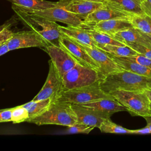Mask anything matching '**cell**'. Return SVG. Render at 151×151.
Listing matches in <instances>:
<instances>
[{
    "instance_id": "cell-1",
    "label": "cell",
    "mask_w": 151,
    "mask_h": 151,
    "mask_svg": "<svg viewBox=\"0 0 151 151\" xmlns=\"http://www.w3.org/2000/svg\"><path fill=\"white\" fill-rule=\"evenodd\" d=\"M99 85L107 93L117 90L143 91L151 88V77L122 70L100 79Z\"/></svg>"
},
{
    "instance_id": "cell-2",
    "label": "cell",
    "mask_w": 151,
    "mask_h": 151,
    "mask_svg": "<svg viewBox=\"0 0 151 151\" xmlns=\"http://www.w3.org/2000/svg\"><path fill=\"white\" fill-rule=\"evenodd\" d=\"M12 8L18 19L28 28L41 35L50 45L59 46L61 32L59 25L42 17L24 11L12 5Z\"/></svg>"
},
{
    "instance_id": "cell-3",
    "label": "cell",
    "mask_w": 151,
    "mask_h": 151,
    "mask_svg": "<svg viewBox=\"0 0 151 151\" xmlns=\"http://www.w3.org/2000/svg\"><path fill=\"white\" fill-rule=\"evenodd\" d=\"M27 122L39 126L56 124L68 127L74 124L77 120L71 103L55 101L42 114Z\"/></svg>"
},
{
    "instance_id": "cell-4",
    "label": "cell",
    "mask_w": 151,
    "mask_h": 151,
    "mask_svg": "<svg viewBox=\"0 0 151 151\" xmlns=\"http://www.w3.org/2000/svg\"><path fill=\"white\" fill-rule=\"evenodd\" d=\"M133 116H151L150 100L142 91L117 90L109 93Z\"/></svg>"
},
{
    "instance_id": "cell-5",
    "label": "cell",
    "mask_w": 151,
    "mask_h": 151,
    "mask_svg": "<svg viewBox=\"0 0 151 151\" xmlns=\"http://www.w3.org/2000/svg\"><path fill=\"white\" fill-rule=\"evenodd\" d=\"M103 99L115 100L110 94L101 90L99 80L87 86L63 90L60 93L55 101L82 104Z\"/></svg>"
},
{
    "instance_id": "cell-6",
    "label": "cell",
    "mask_w": 151,
    "mask_h": 151,
    "mask_svg": "<svg viewBox=\"0 0 151 151\" xmlns=\"http://www.w3.org/2000/svg\"><path fill=\"white\" fill-rule=\"evenodd\" d=\"M99 80V74L96 70L78 63L74 67L63 76V90L87 86Z\"/></svg>"
},
{
    "instance_id": "cell-7",
    "label": "cell",
    "mask_w": 151,
    "mask_h": 151,
    "mask_svg": "<svg viewBox=\"0 0 151 151\" xmlns=\"http://www.w3.org/2000/svg\"><path fill=\"white\" fill-rule=\"evenodd\" d=\"M71 39L80 45L98 64L100 79H102L111 73L123 70L107 52L100 48L97 47L90 46L72 38Z\"/></svg>"
},
{
    "instance_id": "cell-8",
    "label": "cell",
    "mask_w": 151,
    "mask_h": 151,
    "mask_svg": "<svg viewBox=\"0 0 151 151\" xmlns=\"http://www.w3.org/2000/svg\"><path fill=\"white\" fill-rule=\"evenodd\" d=\"M49 71L45 82L40 92L34 97L33 101H38L50 99L55 101L60 93L63 90L62 78L57 69L50 60Z\"/></svg>"
},
{
    "instance_id": "cell-9",
    "label": "cell",
    "mask_w": 151,
    "mask_h": 151,
    "mask_svg": "<svg viewBox=\"0 0 151 151\" xmlns=\"http://www.w3.org/2000/svg\"><path fill=\"white\" fill-rule=\"evenodd\" d=\"M6 43L9 51L29 47H40L46 49L50 45L41 35L32 30L14 32Z\"/></svg>"
},
{
    "instance_id": "cell-10",
    "label": "cell",
    "mask_w": 151,
    "mask_h": 151,
    "mask_svg": "<svg viewBox=\"0 0 151 151\" xmlns=\"http://www.w3.org/2000/svg\"><path fill=\"white\" fill-rule=\"evenodd\" d=\"M30 13L42 17L51 21L64 23L68 26L80 27L83 22L82 18L65 10L59 4L58 2L55 6Z\"/></svg>"
},
{
    "instance_id": "cell-11",
    "label": "cell",
    "mask_w": 151,
    "mask_h": 151,
    "mask_svg": "<svg viewBox=\"0 0 151 151\" xmlns=\"http://www.w3.org/2000/svg\"><path fill=\"white\" fill-rule=\"evenodd\" d=\"M46 50L61 78L78 63L76 60L60 45L50 44L46 48Z\"/></svg>"
},
{
    "instance_id": "cell-12",
    "label": "cell",
    "mask_w": 151,
    "mask_h": 151,
    "mask_svg": "<svg viewBox=\"0 0 151 151\" xmlns=\"http://www.w3.org/2000/svg\"><path fill=\"white\" fill-rule=\"evenodd\" d=\"M59 45L65 49L78 63L94 69L99 73V67L98 64L77 42L61 34L59 39Z\"/></svg>"
},
{
    "instance_id": "cell-13",
    "label": "cell",
    "mask_w": 151,
    "mask_h": 151,
    "mask_svg": "<svg viewBox=\"0 0 151 151\" xmlns=\"http://www.w3.org/2000/svg\"><path fill=\"white\" fill-rule=\"evenodd\" d=\"M71 106L76 115L77 122L89 126L99 128L103 121L110 119L111 116L98 110L80 104L71 103Z\"/></svg>"
},
{
    "instance_id": "cell-14",
    "label": "cell",
    "mask_w": 151,
    "mask_h": 151,
    "mask_svg": "<svg viewBox=\"0 0 151 151\" xmlns=\"http://www.w3.org/2000/svg\"><path fill=\"white\" fill-rule=\"evenodd\" d=\"M58 3L65 10L82 18L83 21L90 13L104 5L101 2L86 0H60Z\"/></svg>"
},
{
    "instance_id": "cell-15",
    "label": "cell",
    "mask_w": 151,
    "mask_h": 151,
    "mask_svg": "<svg viewBox=\"0 0 151 151\" xmlns=\"http://www.w3.org/2000/svg\"><path fill=\"white\" fill-rule=\"evenodd\" d=\"M81 28H90L95 31L112 35L133 27L130 19H112L92 24H82Z\"/></svg>"
},
{
    "instance_id": "cell-16",
    "label": "cell",
    "mask_w": 151,
    "mask_h": 151,
    "mask_svg": "<svg viewBox=\"0 0 151 151\" xmlns=\"http://www.w3.org/2000/svg\"><path fill=\"white\" fill-rule=\"evenodd\" d=\"M132 16L104 5L88 15L82 24H92L112 19H130Z\"/></svg>"
},
{
    "instance_id": "cell-17",
    "label": "cell",
    "mask_w": 151,
    "mask_h": 151,
    "mask_svg": "<svg viewBox=\"0 0 151 151\" xmlns=\"http://www.w3.org/2000/svg\"><path fill=\"white\" fill-rule=\"evenodd\" d=\"M143 0H104L105 5L122 11L131 16L145 14L141 4Z\"/></svg>"
},
{
    "instance_id": "cell-18",
    "label": "cell",
    "mask_w": 151,
    "mask_h": 151,
    "mask_svg": "<svg viewBox=\"0 0 151 151\" xmlns=\"http://www.w3.org/2000/svg\"><path fill=\"white\" fill-rule=\"evenodd\" d=\"M58 28L61 34L70 38L90 46L97 47V43L86 28L60 25H59Z\"/></svg>"
},
{
    "instance_id": "cell-19",
    "label": "cell",
    "mask_w": 151,
    "mask_h": 151,
    "mask_svg": "<svg viewBox=\"0 0 151 151\" xmlns=\"http://www.w3.org/2000/svg\"><path fill=\"white\" fill-rule=\"evenodd\" d=\"M81 105L98 110L110 116L116 112L126 111L125 107L116 100L109 99H99Z\"/></svg>"
},
{
    "instance_id": "cell-20",
    "label": "cell",
    "mask_w": 151,
    "mask_h": 151,
    "mask_svg": "<svg viewBox=\"0 0 151 151\" xmlns=\"http://www.w3.org/2000/svg\"><path fill=\"white\" fill-rule=\"evenodd\" d=\"M12 4L19 9L31 12L36 11L43 10L55 6L58 2H51L45 0H8Z\"/></svg>"
},
{
    "instance_id": "cell-21",
    "label": "cell",
    "mask_w": 151,
    "mask_h": 151,
    "mask_svg": "<svg viewBox=\"0 0 151 151\" xmlns=\"http://www.w3.org/2000/svg\"><path fill=\"white\" fill-rule=\"evenodd\" d=\"M113 38L124 43H135L151 48V45L143 37L139 30L134 27L110 35Z\"/></svg>"
},
{
    "instance_id": "cell-22",
    "label": "cell",
    "mask_w": 151,
    "mask_h": 151,
    "mask_svg": "<svg viewBox=\"0 0 151 151\" xmlns=\"http://www.w3.org/2000/svg\"><path fill=\"white\" fill-rule=\"evenodd\" d=\"M108 54L122 69L129 71L143 76L151 77V68L139 64L135 62L123 59L120 57H114L109 54Z\"/></svg>"
},
{
    "instance_id": "cell-23",
    "label": "cell",
    "mask_w": 151,
    "mask_h": 151,
    "mask_svg": "<svg viewBox=\"0 0 151 151\" xmlns=\"http://www.w3.org/2000/svg\"><path fill=\"white\" fill-rule=\"evenodd\" d=\"M52 102L53 101L50 99L38 101H33L32 100L31 101L22 104V106L25 107L28 112L29 117L26 122H27L28 120L42 114L47 109Z\"/></svg>"
},
{
    "instance_id": "cell-24",
    "label": "cell",
    "mask_w": 151,
    "mask_h": 151,
    "mask_svg": "<svg viewBox=\"0 0 151 151\" xmlns=\"http://www.w3.org/2000/svg\"><path fill=\"white\" fill-rule=\"evenodd\" d=\"M97 47L100 48L106 52L117 57H127L138 54L137 52L127 45L120 46L97 44Z\"/></svg>"
},
{
    "instance_id": "cell-25",
    "label": "cell",
    "mask_w": 151,
    "mask_h": 151,
    "mask_svg": "<svg viewBox=\"0 0 151 151\" xmlns=\"http://www.w3.org/2000/svg\"><path fill=\"white\" fill-rule=\"evenodd\" d=\"M130 20L134 28L144 33L151 34V17L143 14L133 15Z\"/></svg>"
},
{
    "instance_id": "cell-26",
    "label": "cell",
    "mask_w": 151,
    "mask_h": 151,
    "mask_svg": "<svg viewBox=\"0 0 151 151\" xmlns=\"http://www.w3.org/2000/svg\"><path fill=\"white\" fill-rule=\"evenodd\" d=\"M94 40L99 44L113 45H126L124 43L113 38L109 35L102 33L90 28H86Z\"/></svg>"
},
{
    "instance_id": "cell-27",
    "label": "cell",
    "mask_w": 151,
    "mask_h": 151,
    "mask_svg": "<svg viewBox=\"0 0 151 151\" xmlns=\"http://www.w3.org/2000/svg\"><path fill=\"white\" fill-rule=\"evenodd\" d=\"M99 129L103 133H116V134H131L132 130L124 128L120 125L113 123L110 119L103 121Z\"/></svg>"
},
{
    "instance_id": "cell-28",
    "label": "cell",
    "mask_w": 151,
    "mask_h": 151,
    "mask_svg": "<svg viewBox=\"0 0 151 151\" xmlns=\"http://www.w3.org/2000/svg\"><path fill=\"white\" fill-rule=\"evenodd\" d=\"M28 117V110L22 105L12 108L11 122L14 124L26 122Z\"/></svg>"
},
{
    "instance_id": "cell-29",
    "label": "cell",
    "mask_w": 151,
    "mask_h": 151,
    "mask_svg": "<svg viewBox=\"0 0 151 151\" xmlns=\"http://www.w3.org/2000/svg\"><path fill=\"white\" fill-rule=\"evenodd\" d=\"M94 128V127L89 126L88 125L77 122L74 124L68 126L66 133L68 134H88Z\"/></svg>"
},
{
    "instance_id": "cell-30",
    "label": "cell",
    "mask_w": 151,
    "mask_h": 151,
    "mask_svg": "<svg viewBox=\"0 0 151 151\" xmlns=\"http://www.w3.org/2000/svg\"><path fill=\"white\" fill-rule=\"evenodd\" d=\"M12 22L9 21L0 25V44L6 42L14 34V32L11 29Z\"/></svg>"
},
{
    "instance_id": "cell-31",
    "label": "cell",
    "mask_w": 151,
    "mask_h": 151,
    "mask_svg": "<svg viewBox=\"0 0 151 151\" xmlns=\"http://www.w3.org/2000/svg\"><path fill=\"white\" fill-rule=\"evenodd\" d=\"M120 58H122L123 59H124L130 61L135 62L139 64L151 68V59H149L139 53L133 56L127 57H120Z\"/></svg>"
},
{
    "instance_id": "cell-32",
    "label": "cell",
    "mask_w": 151,
    "mask_h": 151,
    "mask_svg": "<svg viewBox=\"0 0 151 151\" xmlns=\"http://www.w3.org/2000/svg\"><path fill=\"white\" fill-rule=\"evenodd\" d=\"M126 45L133 48L139 54H140L144 55L145 57L149 59H151V48L147 47L145 45L139 44H135V43H128V44H126Z\"/></svg>"
},
{
    "instance_id": "cell-33",
    "label": "cell",
    "mask_w": 151,
    "mask_h": 151,
    "mask_svg": "<svg viewBox=\"0 0 151 151\" xmlns=\"http://www.w3.org/2000/svg\"><path fill=\"white\" fill-rule=\"evenodd\" d=\"M12 108L0 110V123L11 122Z\"/></svg>"
},
{
    "instance_id": "cell-34",
    "label": "cell",
    "mask_w": 151,
    "mask_h": 151,
    "mask_svg": "<svg viewBox=\"0 0 151 151\" xmlns=\"http://www.w3.org/2000/svg\"><path fill=\"white\" fill-rule=\"evenodd\" d=\"M141 7L145 14L151 17V0H143Z\"/></svg>"
},
{
    "instance_id": "cell-35",
    "label": "cell",
    "mask_w": 151,
    "mask_h": 151,
    "mask_svg": "<svg viewBox=\"0 0 151 151\" xmlns=\"http://www.w3.org/2000/svg\"><path fill=\"white\" fill-rule=\"evenodd\" d=\"M151 130L147 126H145L143 128L137 129V130H132V133L133 134H150Z\"/></svg>"
},
{
    "instance_id": "cell-36",
    "label": "cell",
    "mask_w": 151,
    "mask_h": 151,
    "mask_svg": "<svg viewBox=\"0 0 151 151\" xmlns=\"http://www.w3.org/2000/svg\"><path fill=\"white\" fill-rule=\"evenodd\" d=\"M9 51V48H8L6 42L0 44V57L1 55L7 53Z\"/></svg>"
},
{
    "instance_id": "cell-37",
    "label": "cell",
    "mask_w": 151,
    "mask_h": 151,
    "mask_svg": "<svg viewBox=\"0 0 151 151\" xmlns=\"http://www.w3.org/2000/svg\"><path fill=\"white\" fill-rule=\"evenodd\" d=\"M139 31L140 33V34L143 36V37L151 45V34H147L144 33L139 30Z\"/></svg>"
},
{
    "instance_id": "cell-38",
    "label": "cell",
    "mask_w": 151,
    "mask_h": 151,
    "mask_svg": "<svg viewBox=\"0 0 151 151\" xmlns=\"http://www.w3.org/2000/svg\"><path fill=\"white\" fill-rule=\"evenodd\" d=\"M144 118L146 120L147 123L146 126H147L151 130V116H146V117H144Z\"/></svg>"
},
{
    "instance_id": "cell-39",
    "label": "cell",
    "mask_w": 151,
    "mask_h": 151,
    "mask_svg": "<svg viewBox=\"0 0 151 151\" xmlns=\"http://www.w3.org/2000/svg\"><path fill=\"white\" fill-rule=\"evenodd\" d=\"M144 92L146 93V94L147 95V96L148 97L149 100H150V108H151V88H147L146 89Z\"/></svg>"
},
{
    "instance_id": "cell-40",
    "label": "cell",
    "mask_w": 151,
    "mask_h": 151,
    "mask_svg": "<svg viewBox=\"0 0 151 151\" xmlns=\"http://www.w3.org/2000/svg\"><path fill=\"white\" fill-rule=\"evenodd\" d=\"M86 1H97V2H104V0H86Z\"/></svg>"
},
{
    "instance_id": "cell-41",
    "label": "cell",
    "mask_w": 151,
    "mask_h": 151,
    "mask_svg": "<svg viewBox=\"0 0 151 151\" xmlns=\"http://www.w3.org/2000/svg\"></svg>"
}]
</instances>
